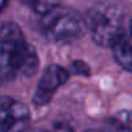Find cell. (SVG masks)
Segmentation results:
<instances>
[{
    "mask_svg": "<svg viewBox=\"0 0 132 132\" xmlns=\"http://www.w3.org/2000/svg\"><path fill=\"white\" fill-rule=\"evenodd\" d=\"M30 120V110L22 101L0 96V132H26Z\"/></svg>",
    "mask_w": 132,
    "mask_h": 132,
    "instance_id": "cell-4",
    "label": "cell"
},
{
    "mask_svg": "<svg viewBox=\"0 0 132 132\" xmlns=\"http://www.w3.org/2000/svg\"><path fill=\"white\" fill-rule=\"evenodd\" d=\"M23 4H26L30 9H32L35 13L43 16L51 9L60 5L61 0H21Z\"/></svg>",
    "mask_w": 132,
    "mask_h": 132,
    "instance_id": "cell-7",
    "label": "cell"
},
{
    "mask_svg": "<svg viewBox=\"0 0 132 132\" xmlns=\"http://www.w3.org/2000/svg\"><path fill=\"white\" fill-rule=\"evenodd\" d=\"M86 26L93 42L101 47L111 44L124 32V17L115 4L102 3L92 8L86 18Z\"/></svg>",
    "mask_w": 132,
    "mask_h": 132,
    "instance_id": "cell-3",
    "label": "cell"
},
{
    "mask_svg": "<svg viewBox=\"0 0 132 132\" xmlns=\"http://www.w3.org/2000/svg\"><path fill=\"white\" fill-rule=\"evenodd\" d=\"M43 132H74V129L70 126H68L66 123L56 122V123L51 124L49 127H47Z\"/></svg>",
    "mask_w": 132,
    "mask_h": 132,
    "instance_id": "cell-8",
    "label": "cell"
},
{
    "mask_svg": "<svg viewBox=\"0 0 132 132\" xmlns=\"http://www.w3.org/2000/svg\"><path fill=\"white\" fill-rule=\"evenodd\" d=\"M111 51L114 60L119 63V66L126 70L131 71L132 69V58H131V42H129V35L127 31H124L113 44H111Z\"/></svg>",
    "mask_w": 132,
    "mask_h": 132,
    "instance_id": "cell-6",
    "label": "cell"
},
{
    "mask_svg": "<svg viewBox=\"0 0 132 132\" xmlns=\"http://www.w3.org/2000/svg\"><path fill=\"white\" fill-rule=\"evenodd\" d=\"M86 132H104V131H100V129H88Z\"/></svg>",
    "mask_w": 132,
    "mask_h": 132,
    "instance_id": "cell-10",
    "label": "cell"
},
{
    "mask_svg": "<svg viewBox=\"0 0 132 132\" xmlns=\"http://www.w3.org/2000/svg\"><path fill=\"white\" fill-rule=\"evenodd\" d=\"M40 30L53 42L77 40L87 31L86 18L73 8L57 5L42 16Z\"/></svg>",
    "mask_w": 132,
    "mask_h": 132,
    "instance_id": "cell-2",
    "label": "cell"
},
{
    "mask_svg": "<svg viewBox=\"0 0 132 132\" xmlns=\"http://www.w3.org/2000/svg\"><path fill=\"white\" fill-rule=\"evenodd\" d=\"M7 3H8V0H0V13H2V12H3V9L5 8Z\"/></svg>",
    "mask_w": 132,
    "mask_h": 132,
    "instance_id": "cell-9",
    "label": "cell"
},
{
    "mask_svg": "<svg viewBox=\"0 0 132 132\" xmlns=\"http://www.w3.org/2000/svg\"><path fill=\"white\" fill-rule=\"evenodd\" d=\"M38 63V54L20 26L13 22L0 25V86L32 75Z\"/></svg>",
    "mask_w": 132,
    "mask_h": 132,
    "instance_id": "cell-1",
    "label": "cell"
},
{
    "mask_svg": "<svg viewBox=\"0 0 132 132\" xmlns=\"http://www.w3.org/2000/svg\"><path fill=\"white\" fill-rule=\"evenodd\" d=\"M70 77V71L68 69L62 68L60 65H51L43 73L35 95H34V102L36 105H45L48 104L56 91L66 83V80Z\"/></svg>",
    "mask_w": 132,
    "mask_h": 132,
    "instance_id": "cell-5",
    "label": "cell"
}]
</instances>
